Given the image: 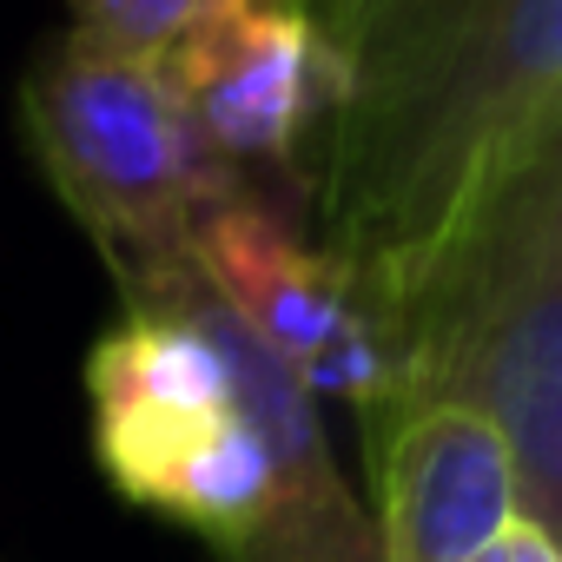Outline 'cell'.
Listing matches in <instances>:
<instances>
[{"instance_id": "277c9868", "label": "cell", "mask_w": 562, "mask_h": 562, "mask_svg": "<svg viewBox=\"0 0 562 562\" xmlns=\"http://www.w3.org/2000/svg\"><path fill=\"white\" fill-rule=\"evenodd\" d=\"M153 67L232 192L285 218L305 212L338 93V47L318 14L299 0H205Z\"/></svg>"}, {"instance_id": "9c48e42d", "label": "cell", "mask_w": 562, "mask_h": 562, "mask_svg": "<svg viewBox=\"0 0 562 562\" xmlns=\"http://www.w3.org/2000/svg\"><path fill=\"white\" fill-rule=\"evenodd\" d=\"M299 8H305V14H318V21L331 27V21H338V8H345V0H299Z\"/></svg>"}, {"instance_id": "ba28073f", "label": "cell", "mask_w": 562, "mask_h": 562, "mask_svg": "<svg viewBox=\"0 0 562 562\" xmlns=\"http://www.w3.org/2000/svg\"><path fill=\"white\" fill-rule=\"evenodd\" d=\"M470 562H562V549H555V536L549 529H536L529 516H516L483 555H470Z\"/></svg>"}, {"instance_id": "7a4b0ae2", "label": "cell", "mask_w": 562, "mask_h": 562, "mask_svg": "<svg viewBox=\"0 0 562 562\" xmlns=\"http://www.w3.org/2000/svg\"><path fill=\"white\" fill-rule=\"evenodd\" d=\"M404 404L483 411L522 483V516L562 529V153L509 179L378 325ZM364 417V424H371Z\"/></svg>"}, {"instance_id": "8992f818", "label": "cell", "mask_w": 562, "mask_h": 562, "mask_svg": "<svg viewBox=\"0 0 562 562\" xmlns=\"http://www.w3.org/2000/svg\"><path fill=\"white\" fill-rule=\"evenodd\" d=\"M378 562H470L516 516L522 483L503 430L470 404H404L364 424Z\"/></svg>"}, {"instance_id": "6da1fadb", "label": "cell", "mask_w": 562, "mask_h": 562, "mask_svg": "<svg viewBox=\"0 0 562 562\" xmlns=\"http://www.w3.org/2000/svg\"><path fill=\"white\" fill-rule=\"evenodd\" d=\"M312 245L371 325L536 159L562 153V0H345Z\"/></svg>"}, {"instance_id": "52a82bcc", "label": "cell", "mask_w": 562, "mask_h": 562, "mask_svg": "<svg viewBox=\"0 0 562 562\" xmlns=\"http://www.w3.org/2000/svg\"><path fill=\"white\" fill-rule=\"evenodd\" d=\"M74 8V34L106 47V54H126V60H159L166 41L205 8V0H67Z\"/></svg>"}, {"instance_id": "5b68a950", "label": "cell", "mask_w": 562, "mask_h": 562, "mask_svg": "<svg viewBox=\"0 0 562 562\" xmlns=\"http://www.w3.org/2000/svg\"><path fill=\"white\" fill-rule=\"evenodd\" d=\"M186 258L199 265L212 299L251 331V345L271 351L312 397H338L358 417L384 404V338L299 218L251 192H218L192 218Z\"/></svg>"}, {"instance_id": "3957f363", "label": "cell", "mask_w": 562, "mask_h": 562, "mask_svg": "<svg viewBox=\"0 0 562 562\" xmlns=\"http://www.w3.org/2000/svg\"><path fill=\"white\" fill-rule=\"evenodd\" d=\"M21 113L47 186L100 245L113 285L186 258L192 218L232 192L153 60H126L67 34L27 74Z\"/></svg>"}]
</instances>
